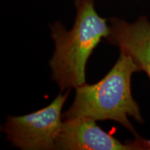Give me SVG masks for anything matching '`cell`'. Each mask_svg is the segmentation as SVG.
<instances>
[{"instance_id": "1", "label": "cell", "mask_w": 150, "mask_h": 150, "mask_svg": "<svg viewBox=\"0 0 150 150\" xmlns=\"http://www.w3.org/2000/svg\"><path fill=\"white\" fill-rule=\"evenodd\" d=\"M139 71H141L140 67L132 58L120 52L115 65L102 80L93 85L84 83L75 88L74 102L63 117L115 121L135 137L138 136L129 117L143 122L139 106L131 95V76Z\"/></svg>"}, {"instance_id": "2", "label": "cell", "mask_w": 150, "mask_h": 150, "mask_svg": "<svg viewBox=\"0 0 150 150\" xmlns=\"http://www.w3.org/2000/svg\"><path fill=\"white\" fill-rule=\"evenodd\" d=\"M76 16L67 31L56 22L51 27L55 51L50 61L52 78L61 91L86 83V66L94 49L110 33L107 20L101 18L94 0H74Z\"/></svg>"}, {"instance_id": "3", "label": "cell", "mask_w": 150, "mask_h": 150, "mask_svg": "<svg viewBox=\"0 0 150 150\" xmlns=\"http://www.w3.org/2000/svg\"><path fill=\"white\" fill-rule=\"evenodd\" d=\"M69 91L45 108L29 115L8 117L3 130L16 147L24 150L55 149L63 121L61 110Z\"/></svg>"}, {"instance_id": "4", "label": "cell", "mask_w": 150, "mask_h": 150, "mask_svg": "<svg viewBox=\"0 0 150 150\" xmlns=\"http://www.w3.org/2000/svg\"><path fill=\"white\" fill-rule=\"evenodd\" d=\"M89 118L65 119L56 142L55 149L138 150L150 149V141L138 136L134 141L122 143Z\"/></svg>"}, {"instance_id": "5", "label": "cell", "mask_w": 150, "mask_h": 150, "mask_svg": "<svg viewBox=\"0 0 150 150\" xmlns=\"http://www.w3.org/2000/svg\"><path fill=\"white\" fill-rule=\"evenodd\" d=\"M110 33L106 40L132 58L150 79V22L140 17L130 24L122 19H110Z\"/></svg>"}]
</instances>
